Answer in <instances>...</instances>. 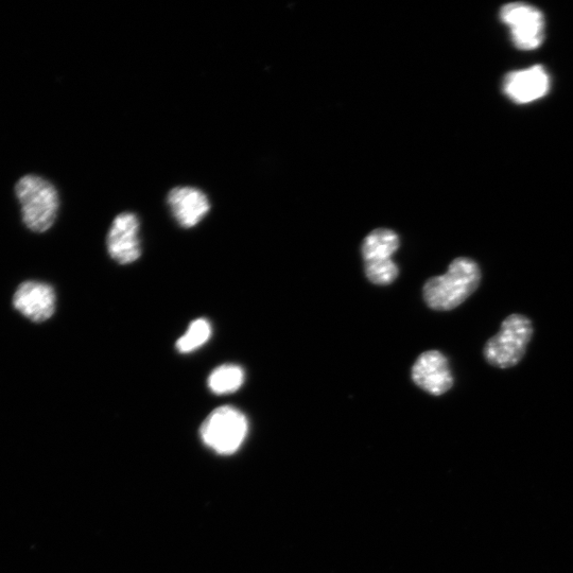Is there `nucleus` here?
<instances>
[{"instance_id": "nucleus-1", "label": "nucleus", "mask_w": 573, "mask_h": 573, "mask_svg": "<svg viewBox=\"0 0 573 573\" xmlns=\"http://www.w3.org/2000/svg\"><path fill=\"white\" fill-rule=\"evenodd\" d=\"M480 282L481 270L475 260L458 257L450 263L445 274L431 277L425 283L424 301L433 310H453L471 297Z\"/></svg>"}, {"instance_id": "nucleus-2", "label": "nucleus", "mask_w": 573, "mask_h": 573, "mask_svg": "<svg viewBox=\"0 0 573 573\" xmlns=\"http://www.w3.org/2000/svg\"><path fill=\"white\" fill-rule=\"evenodd\" d=\"M23 221L34 233H45L55 224L60 200L56 187L38 176H26L15 186Z\"/></svg>"}, {"instance_id": "nucleus-3", "label": "nucleus", "mask_w": 573, "mask_h": 573, "mask_svg": "<svg viewBox=\"0 0 573 573\" xmlns=\"http://www.w3.org/2000/svg\"><path fill=\"white\" fill-rule=\"evenodd\" d=\"M533 335L532 322L514 314L502 322L499 333L486 342L483 355L491 366L509 369L524 358Z\"/></svg>"}, {"instance_id": "nucleus-4", "label": "nucleus", "mask_w": 573, "mask_h": 573, "mask_svg": "<svg viewBox=\"0 0 573 573\" xmlns=\"http://www.w3.org/2000/svg\"><path fill=\"white\" fill-rule=\"evenodd\" d=\"M249 431L246 415L234 407L214 410L202 424L204 444L220 455H232L245 442Z\"/></svg>"}, {"instance_id": "nucleus-5", "label": "nucleus", "mask_w": 573, "mask_h": 573, "mask_svg": "<svg viewBox=\"0 0 573 573\" xmlns=\"http://www.w3.org/2000/svg\"><path fill=\"white\" fill-rule=\"evenodd\" d=\"M401 245L397 234L391 230L379 229L370 233L362 242L361 253L367 279L377 286L393 284L399 269L392 256Z\"/></svg>"}, {"instance_id": "nucleus-6", "label": "nucleus", "mask_w": 573, "mask_h": 573, "mask_svg": "<svg viewBox=\"0 0 573 573\" xmlns=\"http://www.w3.org/2000/svg\"><path fill=\"white\" fill-rule=\"evenodd\" d=\"M499 17L509 28L511 41L517 49L532 51L544 43L546 21L540 9L526 3H511L500 9Z\"/></svg>"}, {"instance_id": "nucleus-7", "label": "nucleus", "mask_w": 573, "mask_h": 573, "mask_svg": "<svg viewBox=\"0 0 573 573\" xmlns=\"http://www.w3.org/2000/svg\"><path fill=\"white\" fill-rule=\"evenodd\" d=\"M13 307L33 323H44L56 312L57 294L49 284L28 281L17 287L13 295Z\"/></svg>"}, {"instance_id": "nucleus-8", "label": "nucleus", "mask_w": 573, "mask_h": 573, "mask_svg": "<svg viewBox=\"0 0 573 573\" xmlns=\"http://www.w3.org/2000/svg\"><path fill=\"white\" fill-rule=\"evenodd\" d=\"M551 88L546 68L534 65L510 72L503 78L502 92L516 104H529L543 99Z\"/></svg>"}, {"instance_id": "nucleus-9", "label": "nucleus", "mask_w": 573, "mask_h": 573, "mask_svg": "<svg viewBox=\"0 0 573 573\" xmlns=\"http://www.w3.org/2000/svg\"><path fill=\"white\" fill-rule=\"evenodd\" d=\"M110 256L120 265H129L141 257L140 220L133 213L118 215L108 234Z\"/></svg>"}, {"instance_id": "nucleus-10", "label": "nucleus", "mask_w": 573, "mask_h": 573, "mask_svg": "<svg viewBox=\"0 0 573 573\" xmlns=\"http://www.w3.org/2000/svg\"><path fill=\"white\" fill-rule=\"evenodd\" d=\"M411 377L416 386L433 396H441L454 386L447 358L439 351H427L413 364Z\"/></svg>"}, {"instance_id": "nucleus-11", "label": "nucleus", "mask_w": 573, "mask_h": 573, "mask_svg": "<svg viewBox=\"0 0 573 573\" xmlns=\"http://www.w3.org/2000/svg\"><path fill=\"white\" fill-rule=\"evenodd\" d=\"M167 203L183 229L197 227L211 210V202L203 191L190 186L173 188L168 194Z\"/></svg>"}, {"instance_id": "nucleus-12", "label": "nucleus", "mask_w": 573, "mask_h": 573, "mask_svg": "<svg viewBox=\"0 0 573 573\" xmlns=\"http://www.w3.org/2000/svg\"><path fill=\"white\" fill-rule=\"evenodd\" d=\"M245 382V371L235 364H224L208 377V388L217 395L238 391Z\"/></svg>"}, {"instance_id": "nucleus-13", "label": "nucleus", "mask_w": 573, "mask_h": 573, "mask_svg": "<svg viewBox=\"0 0 573 573\" xmlns=\"http://www.w3.org/2000/svg\"><path fill=\"white\" fill-rule=\"evenodd\" d=\"M213 328L210 321L197 319L190 323L187 332L177 344V350L181 354H190L200 349L211 339Z\"/></svg>"}]
</instances>
